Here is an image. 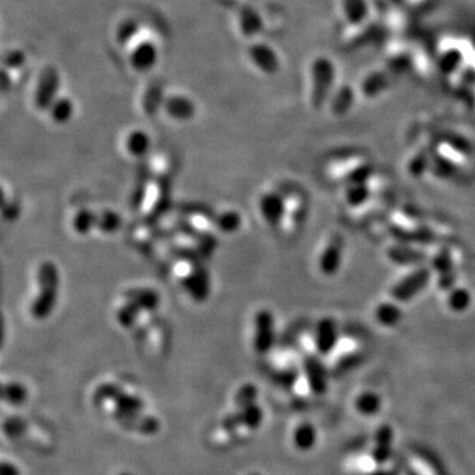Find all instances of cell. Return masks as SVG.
I'll return each instance as SVG.
<instances>
[{"instance_id": "cell-5", "label": "cell", "mask_w": 475, "mask_h": 475, "mask_svg": "<svg viewBox=\"0 0 475 475\" xmlns=\"http://www.w3.org/2000/svg\"><path fill=\"white\" fill-rule=\"evenodd\" d=\"M265 419V413L262 408L254 402L243 408H237V411L228 415L223 420L220 427L226 432L235 430L239 427H246L247 429H257Z\"/></svg>"}, {"instance_id": "cell-20", "label": "cell", "mask_w": 475, "mask_h": 475, "mask_svg": "<svg viewBox=\"0 0 475 475\" xmlns=\"http://www.w3.org/2000/svg\"><path fill=\"white\" fill-rule=\"evenodd\" d=\"M375 320L385 328L396 326L402 321V311L395 302H380L374 311Z\"/></svg>"}, {"instance_id": "cell-12", "label": "cell", "mask_w": 475, "mask_h": 475, "mask_svg": "<svg viewBox=\"0 0 475 475\" xmlns=\"http://www.w3.org/2000/svg\"><path fill=\"white\" fill-rule=\"evenodd\" d=\"M112 416L124 429L137 432L142 434H154L160 428V424L155 417L143 416L142 413H124L115 410Z\"/></svg>"}, {"instance_id": "cell-28", "label": "cell", "mask_w": 475, "mask_h": 475, "mask_svg": "<svg viewBox=\"0 0 475 475\" xmlns=\"http://www.w3.org/2000/svg\"><path fill=\"white\" fill-rule=\"evenodd\" d=\"M471 302V294L467 291L466 288H459L454 287L450 289L447 297V305L449 309L454 313H461L466 311Z\"/></svg>"}, {"instance_id": "cell-45", "label": "cell", "mask_w": 475, "mask_h": 475, "mask_svg": "<svg viewBox=\"0 0 475 475\" xmlns=\"http://www.w3.org/2000/svg\"><path fill=\"white\" fill-rule=\"evenodd\" d=\"M391 454H393V448L375 445L374 450H373V459L378 465H383L390 459Z\"/></svg>"}, {"instance_id": "cell-16", "label": "cell", "mask_w": 475, "mask_h": 475, "mask_svg": "<svg viewBox=\"0 0 475 475\" xmlns=\"http://www.w3.org/2000/svg\"><path fill=\"white\" fill-rule=\"evenodd\" d=\"M127 301L137 304L142 311H154L159 308L160 296L151 288H129L124 292Z\"/></svg>"}, {"instance_id": "cell-41", "label": "cell", "mask_w": 475, "mask_h": 475, "mask_svg": "<svg viewBox=\"0 0 475 475\" xmlns=\"http://www.w3.org/2000/svg\"><path fill=\"white\" fill-rule=\"evenodd\" d=\"M393 430L390 425H382L375 433V445L393 448Z\"/></svg>"}, {"instance_id": "cell-44", "label": "cell", "mask_w": 475, "mask_h": 475, "mask_svg": "<svg viewBox=\"0 0 475 475\" xmlns=\"http://www.w3.org/2000/svg\"><path fill=\"white\" fill-rule=\"evenodd\" d=\"M427 165H428V161H427L425 156H417V157L412 159L411 163L408 165V172H410L412 176L417 177V176H420V174L425 172Z\"/></svg>"}, {"instance_id": "cell-50", "label": "cell", "mask_w": 475, "mask_h": 475, "mask_svg": "<svg viewBox=\"0 0 475 475\" xmlns=\"http://www.w3.org/2000/svg\"><path fill=\"white\" fill-rule=\"evenodd\" d=\"M122 475H129V474H122Z\"/></svg>"}, {"instance_id": "cell-10", "label": "cell", "mask_w": 475, "mask_h": 475, "mask_svg": "<svg viewBox=\"0 0 475 475\" xmlns=\"http://www.w3.org/2000/svg\"><path fill=\"white\" fill-rule=\"evenodd\" d=\"M362 342L353 336L339 337L337 345L330 351L329 356L333 358L334 365L337 368H343L356 363L361 358Z\"/></svg>"}, {"instance_id": "cell-21", "label": "cell", "mask_w": 475, "mask_h": 475, "mask_svg": "<svg viewBox=\"0 0 475 475\" xmlns=\"http://www.w3.org/2000/svg\"><path fill=\"white\" fill-rule=\"evenodd\" d=\"M238 18H239V27L245 36H254L262 28V20L259 18L257 12L248 6L242 4L238 7Z\"/></svg>"}, {"instance_id": "cell-8", "label": "cell", "mask_w": 475, "mask_h": 475, "mask_svg": "<svg viewBox=\"0 0 475 475\" xmlns=\"http://www.w3.org/2000/svg\"><path fill=\"white\" fill-rule=\"evenodd\" d=\"M302 368L306 384L314 395H322L328 390V373L320 359L308 353L302 359Z\"/></svg>"}, {"instance_id": "cell-6", "label": "cell", "mask_w": 475, "mask_h": 475, "mask_svg": "<svg viewBox=\"0 0 475 475\" xmlns=\"http://www.w3.org/2000/svg\"><path fill=\"white\" fill-rule=\"evenodd\" d=\"M274 345V322L272 313L267 309L257 311L255 316L254 348L259 354L269 353Z\"/></svg>"}, {"instance_id": "cell-18", "label": "cell", "mask_w": 475, "mask_h": 475, "mask_svg": "<svg viewBox=\"0 0 475 475\" xmlns=\"http://www.w3.org/2000/svg\"><path fill=\"white\" fill-rule=\"evenodd\" d=\"M156 60H157V50L156 46L151 43H143L137 46L131 55V64L139 72L149 70L156 64Z\"/></svg>"}, {"instance_id": "cell-49", "label": "cell", "mask_w": 475, "mask_h": 475, "mask_svg": "<svg viewBox=\"0 0 475 475\" xmlns=\"http://www.w3.org/2000/svg\"><path fill=\"white\" fill-rule=\"evenodd\" d=\"M250 475H260V474H259V473H251V474Z\"/></svg>"}, {"instance_id": "cell-39", "label": "cell", "mask_w": 475, "mask_h": 475, "mask_svg": "<svg viewBox=\"0 0 475 475\" xmlns=\"http://www.w3.org/2000/svg\"><path fill=\"white\" fill-rule=\"evenodd\" d=\"M146 178H148V172L146 171L144 172V174H139L137 186H135V189L132 192V196H131V206L134 209H140V206L144 202L146 193Z\"/></svg>"}, {"instance_id": "cell-26", "label": "cell", "mask_w": 475, "mask_h": 475, "mask_svg": "<svg viewBox=\"0 0 475 475\" xmlns=\"http://www.w3.org/2000/svg\"><path fill=\"white\" fill-rule=\"evenodd\" d=\"M382 407V399L378 393L367 391L356 399V411L363 416H374Z\"/></svg>"}, {"instance_id": "cell-29", "label": "cell", "mask_w": 475, "mask_h": 475, "mask_svg": "<svg viewBox=\"0 0 475 475\" xmlns=\"http://www.w3.org/2000/svg\"><path fill=\"white\" fill-rule=\"evenodd\" d=\"M1 397L11 405H21L28 399L27 388L18 382L6 383L1 388Z\"/></svg>"}, {"instance_id": "cell-33", "label": "cell", "mask_w": 475, "mask_h": 475, "mask_svg": "<svg viewBox=\"0 0 475 475\" xmlns=\"http://www.w3.org/2000/svg\"><path fill=\"white\" fill-rule=\"evenodd\" d=\"M50 117L55 123H66L73 115V103L68 98H60L55 100V103L50 107Z\"/></svg>"}, {"instance_id": "cell-30", "label": "cell", "mask_w": 475, "mask_h": 475, "mask_svg": "<svg viewBox=\"0 0 475 475\" xmlns=\"http://www.w3.org/2000/svg\"><path fill=\"white\" fill-rule=\"evenodd\" d=\"M73 228L81 235L89 234L94 228H97V213L89 209L78 211L74 215Z\"/></svg>"}, {"instance_id": "cell-7", "label": "cell", "mask_w": 475, "mask_h": 475, "mask_svg": "<svg viewBox=\"0 0 475 475\" xmlns=\"http://www.w3.org/2000/svg\"><path fill=\"white\" fill-rule=\"evenodd\" d=\"M343 256V239L339 234H334L328 239L319 257L321 274L333 276L339 269Z\"/></svg>"}, {"instance_id": "cell-25", "label": "cell", "mask_w": 475, "mask_h": 475, "mask_svg": "<svg viewBox=\"0 0 475 475\" xmlns=\"http://www.w3.org/2000/svg\"><path fill=\"white\" fill-rule=\"evenodd\" d=\"M368 180L361 181V183H348V191L345 196H346V201L353 206V209L361 206L362 203H365L367 200L371 198L373 188L368 183Z\"/></svg>"}, {"instance_id": "cell-23", "label": "cell", "mask_w": 475, "mask_h": 475, "mask_svg": "<svg viewBox=\"0 0 475 475\" xmlns=\"http://www.w3.org/2000/svg\"><path fill=\"white\" fill-rule=\"evenodd\" d=\"M316 441H317V432L309 422H302L293 432V444L301 452H308L314 448Z\"/></svg>"}, {"instance_id": "cell-38", "label": "cell", "mask_w": 475, "mask_h": 475, "mask_svg": "<svg viewBox=\"0 0 475 475\" xmlns=\"http://www.w3.org/2000/svg\"><path fill=\"white\" fill-rule=\"evenodd\" d=\"M139 31V24L134 18H127L124 20L117 31V40L120 46H126L128 41L135 36Z\"/></svg>"}, {"instance_id": "cell-14", "label": "cell", "mask_w": 475, "mask_h": 475, "mask_svg": "<svg viewBox=\"0 0 475 475\" xmlns=\"http://www.w3.org/2000/svg\"><path fill=\"white\" fill-rule=\"evenodd\" d=\"M313 339L316 351H319L321 356H329L330 351L337 345L339 339L338 328L336 322L331 319H322L319 321Z\"/></svg>"}, {"instance_id": "cell-13", "label": "cell", "mask_w": 475, "mask_h": 475, "mask_svg": "<svg viewBox=\"0 0 475 475\" xmlns=\"http://www.w3.org/2000/svg\"><path fill=\"white\" fill-rule=\"evenodd\" d=\"M259 210L269 226H279L285 217L287 201L279 193H267L260 197Z\"/></svg>"}, {"instance_id": "cell-35", "label": "cell", "mask_w": 475, "mask_h": 475, "mask_svg": "<svg viewBox=\"0 0 475 475\" xmlns=\"http://www.w3.org/2000/svg\"><path fill=\"white\" fill-rule=\"evenodd\" d=\"M140 313H142V309L137 306V304L127 301L117 311V320H118L119 325H122L126 329H129L135 325Z\"/></svg>"}, {"instance_id": "cell-34", "label": "cell", "mask_w": 475, "mask_h": 475, "mask_svg": "<svg viewBox=\"0 0 475 475\" xmlns=\"http://www.w3.org/2000/svg\"><path fill=\"white\" fill-rule=\"evenodd\" d=\"M171 255L174 256V259H177V260L189 263L191 267L202 265V259H203V256L198 251V248L186 246H172Z\"/></svg>"}, {"instance_id": "cell-11", "label": "cell", "mask_w": 475, "mask_h": 475, "mask_svg": "<svg viewBox=\"0 0 475 475\" xmlns=\"http://www.w3.org/2000/svg\"><path fill=\"white\" fill-rule=\"evenodd\" d=\"M391 226L396 235L408 240L425 239L430 233L429 230L424 228V225H421L420 220L402 211L393 213L391 217Z\"/></svg>"}, {"instance_id": "cell-37", "label": "cell", "mask_w": 475, "mask_h": 475, "mask_svg": "<svg viewBox=\"0 0 475 475\" xmlns=\"http://www.w3.org/2000/svg\"><path fill=\"white\" fill-rule=\"evenodd\" d=\"M256 397H257V388L254 384L247 383L238 390L234 402H235L237 408H243L250 404H254L256 402Z\"/></svg>"}, {"instance_id": "cell-48", "label": "cell", "mask_w": 475, "mask_h": 475, "mask_svg": "<svg viewBox=\"0 0 475 475\" xmlns=\"http://www.w3.org/2000/svg\"><path fill=\"white\" fill-rule=\"evenodd\" d=\"M370 475H397L395 471H390V470H376L374 473Z\"/></svg>"}, {"instance_id": "cell-15", "label": "cell", "mask_w": 475, "mask_h": 475, "mask_svg": "<svg viewBox=\"0 0 475 475\" xmlns=\"http://www.w3.org/2000/svg\"><path fill=\"white\" fill-rule=\"evenodd\" d=\"M157 185L160 188V196L157 198V202L154 205L152 210L146 217V226L148 228H154L157 220H161L168 210L171 209V203H172V180L168 176H160Z\"/></svg>"}, {"instance_id": "cell-1", "label": "cell", "mask_w": 475, "mask_h": 475, "mask_svg": "<svg viewBox=\"0 0 475 475\" xmlns=\"http://www.w3.org/2000/svg\"><path fill=\"white\" fill-rule=\"evenodd\" d=\"M38 293L32 302L31 313L36 320H46L55 309L58 299L60 274L58 268L52 262H46L37 271Z\"/></svg>"}, {"instance_id": "cell-3", "label": "cell", "mask_w": 475, "mask_h": 475, "mask_svg": "<svg viewBox=\"0 0 475 475\" xmlns=\"http://www.w3.org/2000/svg\"><path fill=\"white\" fill-rule=\"evenodd\" d=\"M430 271L428 268H417L405 277L395 283L390 294L395 301L407 302L412 300L417 293H420L427 284L429 283Z\"/></svg>"}, {"instance_id": "cell-24", "label": "cell", "mask_w": 475, "mask_h": 475, "mask_svg": "<svg viewBox=\"0 0 475 475\" xmlns=\"http://www.w3.org/2000/svg\"><path fill=\"white\" fill-rule=\"evenodd\" d=\"M112 402L115 404L117 411L124 412V413H142V411L144 410L143 399H140L135 395L126 393L122 388L114 396Z\"/></svg>"}, {"instance_id": "cell-22", "label": "cell", "mask_w": 475, "mask_h": 475, "mask_svg": "<svg viewBox=\"0 0 475 475\" xmlns=\"http://www.w3.org/2000/svg\"><path fill=\"white\" fill-rule=\"evenodd\" d=\"M248 53H250L252 63L262 70H265L267 73H272L276 70L277 68L276 55L268 46H262V44L252 46L250 48Z\"/></svg>"}, {"instance_id": "cell-32", "label": "cell", "mask_w": 475, "mask_h": 475, "mask_svg": "<svg viewBox=\"0 0 475 475\" xmlns=\"http://www.w3.org/2000/svg\"><path fill=\"white\" fill-rule=\"evenodd\" d=\"M214 225L223 233H235L242 226V217L237 211H225L214 218Z\"/></svg>"}, {"instance_id": "cell-46", "label": "cell", "mask_w": 475, "mask_h": 475, "mask_svg": "<svg viewBox=\"0 0 475 475\" xmlns=\"http://www.w3.org/2000/svg\"><path fill=\"white\" fill-rule=\"evenodd\" d=\"M3 210H4V217H6L7 220H14L15 217H18V205H14V203H9V206L3 205Z\"/></svg>"}, {"instance_id": "cell-36", "label": "cell", "mask_w": 475, "mask_h": 475, "mask_svg": "<svg viewBox=\"0 0 475 475\" xmlns=\"http://www.w3.org/2000/svg\"><path fill=\"white\" fill-rule=\"evenodd\" d=\"M161 103H163V90L160 86L152 85L144 95L143 109L148 115H155L156 111L159 110Z\"/></svg>"}, {"instance_id": "cell-2", "label": "cell", "mask_w": 475, "mask_h": 475, "mask_svg": "<svg viewBox=\"0 0 475 475\" xmlns=\"http://www.w3.org/2000/svg\"><path fill=\"white\" fill-rule=\"evenodd\" d=\"M328 174L331 180L338 183H361L367 181L371 177V168L363 159L350 157L331 163Z\"/></svg>"}, {"instance_id": "cell-27", "label": "cell", "mask_w": 475, "mask_h": 475, "mask_svg": "<svg viewBox=\"0 0 475 475\" xmlns=\"http://www.w3.org/2000/svg\"><path fill=\"white\" fill-rule=\"evenodd\" d=\"M126 146H127V151L131 155L140 157V156L146 155V152L149 151L151 139L144 131L137 129V131H132L128 135Z\"/></svg>"}, {"instance_id": "cell-19", "label": "cell", "mask_w": 475, "mask_h": 475, "mask_svg": "<svg viewBox=\"0 0 475 475\" xmlns=\"http://www.w3.org/2000/svg\"><path fill=\"white\" fill-rule=\"evenodd\" d=\"M432 267L437 276L456 274V255L447 247H439L430 256Z\"/></svg>"}, {"instance_id": "cell-9", "label": "cell", "mask_w": 475, "mask_h": 475, "mask_svg": "<svg viewBox=\"0 0 475 475\" xmlns=\"http://www.w3.org/2000/svg\"><path fill=\"white\" fill-rule=\"evenodd\" d=\"M183 287L196 301H205L210 294V276L202 265H193L191 272L183 279Z\"/></svg>"}, {"instance_id": "cell-31", "label": "cell", "mask_w": 475, "mask_h": 475, "mask_svg": "<svg viewBox=\"0 0 475 475\" xmlns=\"http://www.w3.org/2000/svg\"><path fill=\"white\" fill-rule=\"evenodd\" d=\"M122 226V218L118 213L112 210H103L97 214V229L105 234L117 233Z\"/></svg>"}, {"instance_id": "cell-4", "label": "cell", "mask_w": 475, "mask_h": 475, "mask_svg": "<svg viewBox=\"0 0 475 475\" xmlns=\"http://www.w3.org/2000/svg\"><path fill=\"white\" fill-rule=\"evenodd\" d=\"M58 87H60L58 72L55 68L48 66L40 74L35 92V103L38 110H50L52 105L55 103Z\"/></svg>"}, {"instance_id": "cell-42", "label": "cell", "mask_w": 475, "mask_h": 475, "mask_svg": "<svg viewBox=\"0 0 475 475\" xmlns=\"http://www.w3.org/2000/svg\"><path fill=\"white\" fill-rule=\"evenodd\" d=\"M181 209L185 214H191V215H201L203 218H211L214 217L210 209L203 205V203H183L181 205Z\"/></svg>"}, {"instance_id": "cell-17", "label": "cell", "mask_w": 475, "mask_h": 475, "mask_svg": "<svg viewBox=\"0 0 475 475\" xmlns=\"http://www.w3.org/2000/svg\"><path fill=\"white\" fill-rule=\"evenodd\" d=\"M164 110L169 117L180 120V122H185L193 118L194 112H196V106L191 100H188L186 97H181V95H174L169 97L164 101Z\"/></svg>"}, {"instance_id": "cell-40", "label": "cell", "mask_w": 475, "mask_h": 475, "mask_svg": "<svg viewBox=\"0 0 475 475\" xmlns=\"http://www.w3.org/2000/svg\"><path fill=\"white\" fill-rule=\"evenodd\" d=\"M390 257L397 263H415L421 260V255L416 251H411L404 247H395L390 250Z\"/></svg>"}, {"instance_id": "cell-43", "label": "cell", "mask_w": 475, "mask_h": 475, "mask_svg": "<svg viewBox=\"0 0 475 475\" xmlns=\"http://www.w3.org/2000/svg\"><path fill=\"white\" fill-rule=\"evenodd\" d=\"M3 61L9 69H18V68L24 65L26 55L20 50H12V52H9L7 55H4Z\"/></svg>"}, {"instance_id": "cell-47", "label": "cell", "mask_w": 475, "mask_h": 475, "mask_svg": "<svg viewBox=\"0 0 475 475\" xmlns=\"http://www.w3.org/2000/svg\"><path fill=\"white\" fill-rule=\"evenodd\" d=\"M0 475H20L18 467L9 462H3L0 466Z\"/></svg>"}]
</instances>
